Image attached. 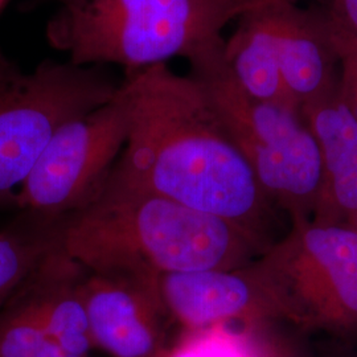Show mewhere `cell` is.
Here are the masks:
<instances>
[{
    "label": "cell",
    "mask_w": 357,
    "mask_h": 357,
    "mask_svg": "<svg viewBox=\"0 0 357 357\" xmlns=\"http://www.w3.org/2000/svg\"><path fill=\"white\" fill-rule=\"evenodd\" d=\"M128 139L110 176L221 217L265 249L271 206L203 88L167 64L123 78Z\"/></svg>",
    "instance_id": "6da1fadb"
},
{
    "label": "cell",
    "mask_w": 357,
    "mask_h": 357,
    "mask_svg": "<svg viewBox=\"0 0 357 357\" xmlns=\"http://www.w3.org/2000/svg\"><path fill=\"white\" fill-rule=\"evenodd\" d=\"M61 249L88 271L153 283L171 273L243 268L266 250L221 217L110 175L89 203L63 220Z\"/></svg>",
    "instance_id": "7a4b0ae2"
},
{
    "label": "cell",
    "mask_w": 357,
    "mask_h": 357,
    "mask_svg": "<svg viewBox=\"0 0 357 357\" xmlns=\"http://www.w3.org/2000/svg\"><path fill=\"white\" fill-rule=\"evenodd\" d=\"M45 35L81 66L121 65L128 73L188 59L222 29L268 0H56Z\"/></svg>",
    "instance_id": "3957f363"
},
{
    "label": "cell",
    "mask_w": 357,
    "mask_h": 357,
    "mask_svg": "<svg viewBox=\"0 0 357 357\" xmlns=\"http://www.w3.org/2000/svg\"><path fill=\"white\" fill-rule=\"evenodd\" d=\"M220 38L187 60L190 76L213 106L230 139L273 205L293 221L312 220L321 178L319 146L302 110L253 98L238 85Z\"/></svg>",
    "instance_id": "277c9868"
},
{
    "label": "cell",
    "mask_w": 357,
    "mask_h": 357,
    "mask_svg": "<svg viewBox=\"0 0 357 357\" xmlns=\"http://www.w3.org/2000/svg\"><path fill=\"white\" fill-rule=\"evenodd\" d=\"M280 320L305 330L357 336V230L295 222L252 262Z\"/></svg>",
    "instance_id": "5b68a950"
},
{
    "label": "cell",
    "mask_w": 357,
    "mask_h": 357,
    "mask_svg": "<svg viewBox=\"0 0 357 357\" xmlns=\"http://www.w3.org/2000/svg\"><path fill=\"white\" fill-rule=\"evenodd\" d=\"M121 84L100 65L45 60L24 72L0 50V205L16 200L56 130L110 101Z\"/></svg>",
    "instance_id": "8992f818"
},
{
    "label": "cell",
    "mask_w": 357,
    "mask_h": 357,
    "mask_svg": "<svg viewBox=\"0 0 357 357\" xmlns=\"http://www.w3.org/2000/svg\"><path fill=\"white\" fill-rule=\"evenodd\" d=\"M128 131V93L122 82L110 101L56 130L19 188L15 204L47 220L75 213L102 188Z\"/></svg>",
    "instance_id": "52a82bcc"
},
{
    "label": "cell",
    "mask_w": 357,
    "mask_h": 357,
    "mask_svg": "<svg viewBox=\"0 0 357 357\" xmlns=\"http://www.w3.org/2000/svg\"><path fill=\"white\" fill-rule=\"evenodd\" d=\"M85 268L53 252L0 305V357H89L94 347L82 296Z\"/></svg>",
    "instance_id": "ba28073f"
},
{
    "label": "cell",
    "mask_w": 357,
    "mask_h": 357,
    "mask_svg": "<svg viewBox=\"0 0 357 357\" xmlns=\"http://www.w3.org/2000/svg\"><path fill=\"white\" fill-rule=\"evenodd\" d=\"M84 305L94 347L110 357H166L167 311L159 283L85 270Z\"/></svg>",
    "instance_id": "9c48e42d"
},
{
    "label": "cell",
    "mask_w": 357,
    "mask_h": 357,
    "mask_svg": "<svg viewBox=\"0 0 357 357\" xmlns=\"http://www.w3.org/2000/svg\"><path fill=\"white\" fill-rule=\"evenodd\" d=\"M252 262L230 270L212 268L160 277V294L172 321L184 331H200L233 321L255 324L280 319Z\"/></svg>",
    "instance_id": "30bf717a"
},
{
    "label": "cell",
    "mask_w": 357,
    "mask_h": 357,
    "mask_svg": "<svg viewBox=\"0 0 357 357\" xmlns=\"http://www.w3.org/2000/svg\"><path fill=\"white\" fill-rule=\"evenodd\" d=\"M271 13L282 79L302 109L339 85V57L327 15L298 7L294 0H273Z\"/></svg>",
    "instance_id": "8fae6325"
},
{
    "label": "cell",
    "mask_w": 357,
    "mask_h": 357,
    "mask_svg": "<svg viewBox=\"0 0 357 357\" xmlns=\"http://www.w3.org/2000/svg\"><path fill=\"white\" fill-rule=\"evenodd\" d=\"M302 114L319 146L321 178L312 221L351 225L357 216V121L337 88Z\"/></svg>",
    "instance_id": "7c38bea8"
},
{
    "label": "cell",
    "mask_w": 357,
    "mask_h": 357,
    "mask_svg": "<svg viewBox=\"0 0 357 357\" xmlns=\"http://www.w3.org/2000/svg\"><path fill=\"white\" fill-rule=\"evenodd\" d=\"M271 1L268 0L237 19L234 32L224 41V57L231 75L249 96L299 109L282 79Z\"/></svg>",
    "instance_id": "4fadbf2b"
},
{
    "label": "cell",
    "mask_w": 357,
    "mask_h": 357,
    "mask_svg": "<svg viewBox=\"0 0 357 357\" xmlns=\"http://www.w3.org/2000/svg\"><path fill=\"white\" fill-rule=\"evenodd\" d=\"M63 220L24 213L0 231V305L61 246Z\"/></svg>",
    "instance_id": "5bb4252c"
},
{
    "label": "cell",
    "mask_w": 357,
    "mask_h": 357,
    "mask_svg": "<svg viewBox=\"0 0 357 357\" xmlns=\"http://www.w3.org/2000/svg\"><path fill=\"white\" fill-rule=\"evenodd\" d=\"M166 357H250L240 337L215 326L200 331H185Z\"/></svg>",
    "instance_id": "9a60e30c"
},
{
    "label": "cell",
    "mask_w": 357,
    "mask_h": 357,
    "mask_svg": "<svg viewBox=\"0 0 357 357\" xmlns=\"http://www.w3.org/2000/svg\"><path fill=\"white\" fill-rule=\"evenodd\" d=\"M326 15L332 43L339 57V93L357 121V38L337 26L328 13Z\"/></svg>",
    "instance_id": "2e32d148"
},
{
    "label": "cell",
    "mask_w": 357,
    "mask_h": 357,
    "mask_svg": "<svg viewBox=\"0 0 357 357\" xmlns=\"http://www.w3.org/2000/svg\"><path fill=\"white\" fill-rule=\"evenodd\" d=\"M332 20L357 38V0H330Z\"/></svg>",
    "instance_id": "e0dca14e"
},
{
    "label": "cell",
    "mask_w": 357,
    "mask_h": 357,
    "mask_svg": "<svg viewBox=\"0 0 357 357\" xmlns=\"http://www.w3.org/2000/svg\"><path fill=\"white\" fill-rule=\"evenodd\" d=\"M265 357H306L302 352H299V351H296V349H293V348H287V347H284V348H280V349H277V351H274V352H271V354H268V356Z\"/></svg>",
    "instance_id": "ac0fdd59"
},
{
    "label": "cell",
    "mask_w": 357,
    "mask_h": 357,
    "mask_svg": "<svg viewBox=\"0 0 357 357\" xmlns=\"http://www.w3.org/2000/svg\"><path fill=\"white\" fill-rule=\"evenodd\" d=\"M351 227H354L357 230V216L354 218V221L351 222Z\"/></svg>",
    "instance_id": "d6986e66"
},
{
    "label": "cell",
    "mask_w": 357,
    "mask_h": 357,
    "mask_svg": "<svg viewBox=\"0 0 357 357\" xmlns=\"http://www.w3.org/2000/svg\"><path fill=\"white\" fill-rule=\"evenodd\" d=\"M4 3H6V0H0V8L3 7V4H4Z\"/></svg>",
    "instance_id": "ffe728a7"
}]
</instances>
